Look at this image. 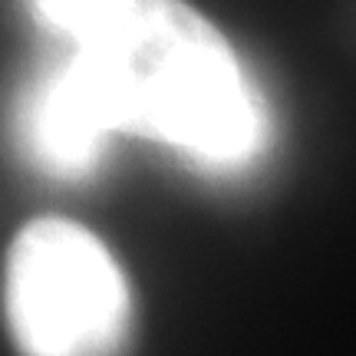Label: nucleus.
Instances as JSON below:
<instances>
[{
  "label": "nucleus",
  "mask_w": 356,
  "mask_h": 356,
  "mask_svg": "<svg viewBox=\"0 0 356 356\" xmlns=\"http://www.w3.org/2000/svg\"><path fill=\"white\" fill-rule=\"evenodd\" d=\"M3 307L24 356H113L126 337L129 287L92 231L37 218L7 251Z\"/></svg>",
  "instance_id": "nucleus-2"
},
{
  "label": "nucleus",
  "mask_w": 356,
  "mask_h": 356,
  "mask_svg": "<svg viewBox=\"0 0 356 356\" xmlns=\"http://www.w3.org/2000/svg\"><path fill=\"white\" fill-rule=\"evenodd\" d=\"M113 132L76 56L50 66L20 99L17 136L30 162L53 178H79L96 165Z\"/></svg>",
  "instance_id": "nucleus-3"
},
{
  "label": "nucleus",
  "mask_w": 356,
  "mask_h": 356,
  "mask_svg": "<svg viewBox=\"0 0 356 356\" xmlns=\"http://www.w3.org/2000/svg\"><path fill=\"white\" fill-rule=\"evenodd\" d=\"M37 17L53 30H63L70 37H76V30L86 24V17L99 0H30Z\"/></svg>",
  "instance_id": "nucleus-4"
},
{
  "label": "nucleus",
  "mask_w": 356,
  "mask_h": 356,
  "mask_svg": "<svg viewBox=\"0 0 356 356\" xmlns=\"http://www.w3.org/2000/svg\"><path fill=\"white\" fill-rule=\"evenodd\" d=\"M73 43L113 132L215 165L257 149L261 113L238 60L185 0H99Z\"/></svg>",
  "instance_id": "nucleus-1"
}]
</instances>
